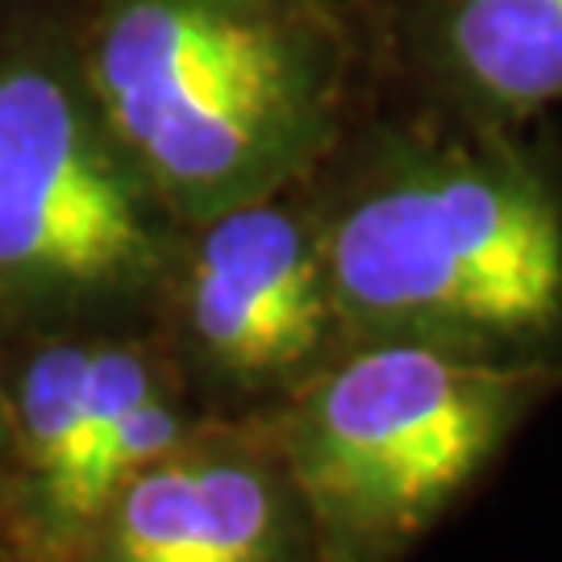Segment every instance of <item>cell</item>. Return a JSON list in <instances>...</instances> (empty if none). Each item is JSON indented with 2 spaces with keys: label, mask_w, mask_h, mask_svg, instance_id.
I'll return each instance as SVG.
<instances>
[{
  "label": "cell",
  "mask_w": 562,
  "mask_h": 562,
  "mask_svg": "<svg viewBox=\"0 0 562 562\" xmlns=\"http://www.w3.org/2000/svg\"><path fill=\"white\" fill-rule=\"evenodd\" d=\"M341 341L562 362V142L383 88L313 171Z\"/></svg>",
  "instance_id": "cell-1"
},
{
  "label": "cell",
  "mask_w": 562,
  "mask_h": 562,
  "mask_svg": "<svg viewBox=\"0 0 562 562\" xmlns=\"http://www.w3.org/2000/svg\"><path fill=\"white\" fill-rule=\"evenodd\" d=\"M104 125L180 225L308 180L383 92L380 34L322 0H63Z\"/></svg>",
  "instance_id": "cell-2"
},
{
  "label": "cell",
  "mask_w": 562,
  "mask_h": 562,
  "mask_svg": "<svg viewBox=\"0 0 562 562\" xmlns=\"http://www.w3.org/2000/svg\"><path fill=\"white\" fill-rule=\"evenodd\" d=\"M562 387V362L350 341L271 438L322 562H401Z\"/></svg>",
  "instance_id": "cell-3"
},
{
  "label": "cell",
  "mask_w": 562,
  "mask_h": 562,
  "mask_svg": "<svg viewBox=\"0 0 562 562\" xmlns=\"http://www.w3.org/2000/svg\"><path fill=\"white\" fill-rule=\"evenodd\" d=\"M180 222L121 150L59 9L0 21V313L71 325L159 301Z\"/></svg>",
  "instance_id": "cell-4"
},
{
  "label": "cell",
  "mask_w": 562,
  "mask_h": 562,
  "mask_svg": "<svg viewBox=\"0 0 562 562\" xmlns=\"http://www.w3.org/2000/svg\"><path fill=\"white\" fill-rule=\"evenodd\" d=\"M308 180L180 225L159 301L183 362L229 396H288L346 346Z\"/></svg>",
  "instance_id": "cell-5"
},
{
  "label": "cell",
  "mask_w": 562,
  "mask_h": 562,
  "mask_svg": "<svg viewBox=\"0 0 562 562\" xmlns=\"http://www.w3.org/2000/svg\"><path fill=\"white\" fill-rule=\"evenodd\" d=\"M301 504L276 438L192 429L121 487L92 525V562H288Z\"/></svg>",
  "instance_id": "cell-6"
},
{
  "label": "cell",
  "mask_w": 562,
  "mask_h": 562,
  "mask_svg": "<svg viewBox=\"0 0 562 562\" xmlns=\"http://www.w3.org/2000/svg\"><path fill=\"white\" fill-rule=\"evenodd\" d=\"M380 63L401 97L533 125L562 104V0H392Z\"/></svg>",
  "instance_id": "cell-7"
},
{
  "label": "cell",
  "mask_w": 562,
  "mask_h": 562,
  "mask_svg": "<svg viewBox=\"0 0 562 562\" xmlns=\"http://www.w3.org/2000/svg\"><path fill=\"white\" fill-rule=\"evenodd\" d=\"M322 4L338 9V13H346V18L362 21V25L375 30V34H380V25H383V13L392 9V0H322Z\"/></svg>",
  "instance_id": "cell-8"
},
{
  "label": "cell",
  "mask_w": 562,
  "mask_h": 562,
  "mask_svg": "<svg viewBox=\"0 0 562 562\" xmlns=\"http://www.w3.org/2000/svg\"><path fill=\"white\" fill-rule=\"evenodd\" d=\"M9 442V417H4V396H0V446Z\"/></svg>",
  "instance_id": "cell-9"
}]
</instances>
